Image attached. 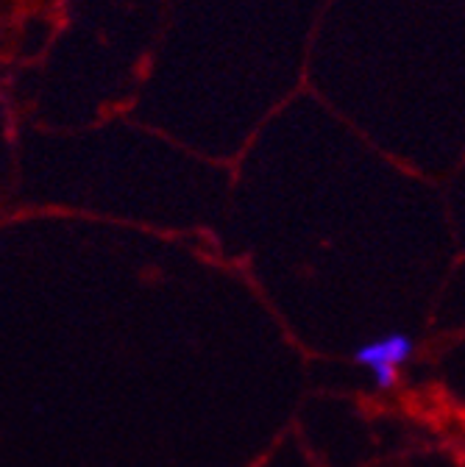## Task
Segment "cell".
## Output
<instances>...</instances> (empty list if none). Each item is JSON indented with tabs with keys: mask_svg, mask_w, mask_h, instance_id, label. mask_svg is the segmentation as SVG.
Instances as JSON below:
<instances>
[{
	"mask_svg": "<svg viewBox=\"0 0 465 467\" xmlns=\"http://www.w3.org/2000/svg\"><path fill=\"white\" fill-rule=\"evenodd\" d=\"M410 354H413V342L404 334H393V337L363 345L357 350V362L371 368L379 389H390L396 384L398 365H404L407 359H410Z\"/></svg>",
	"mask_w": 465,
	"mask_h": 467,
	"instance_id": "obj_1",
	"label": "cell"
}]
</instances>
